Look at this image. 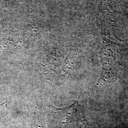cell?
<instances>
[{"label": "cell", "instance_id": "6da1fadb", "mask_svg": "<svg viewBox=\"0 0 128 128\" xmlns=\"http://www.w3.org/2000/svg\"><path fill=\"white\" fill-rule=\"evenodd\" d=\"M51 106L55 114L62 120L63 124H67L71 122L84 124L87 123L82 106L78 102H76L68 106L61 108Z\"/></svg>", "mask_w": 128, "mask_h": 128}, {"label": "cell", "instance_id": "7a4b0ae2", "mask_svg": "<svg viewBox=\"0 0 128 128\" xmlns=\"http://www.w3.org/2000/svg\"><path fill=\"white\" fill-rule=\"evenodd\" d=\"M38 128H43L42 126H41V125H39V126H38Z\"/></svg>", "mask_w": 128, "mask_h": 128}]
</instances>
